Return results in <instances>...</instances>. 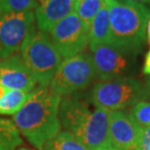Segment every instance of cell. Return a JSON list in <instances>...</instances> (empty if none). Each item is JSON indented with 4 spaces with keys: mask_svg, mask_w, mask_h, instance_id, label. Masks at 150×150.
Wrapping results in <instances>:
<instances>
[{
    "mask_svg": "<svg viewBox=\"0 0 150 150\" xmlns=\"http://www.w3.org/2000/svg\"><path fill=\"white\" fill-rule=\"evenodd\" d=\"M22 143L20 132L13 121L0 117V150H17Z\"/></svg>",
    "mask_w": 150,
    "mask_h": 150,
    "instance_id": "5bb4252c",
    "label": "cell"
},
{
    "mask_svg": "<svg viewBox=\"0 0 150 150\" xmlns=\"http://www.w3.org/2000/svg\"><path fill=\"white\" fill-rule=\"evenodd\" d=\"M137 150H150V127L142 129Z\"/></svg>",
    "mask_w": 150,
    "mask_h": 150,
    "instance_id": "ffe728a7",
    "label": "cell"
},
{
    "mask_svg": "<svg viewBox=\"0 0 150 150\" xmlns=\"http://www.w3.org/2000/svg\"><path fill=\"white\" fill-rule=\"evenodd\" d=\"M140 129L128 111L116 110L108 113L110 146L120 150H137Z\"/></svg>",
    "mask_w": 150,
    "mask_h": 150,
    "instance_id": "30bf717a",
    "label": "cell"
},
{
    "mask_svg": "<svg viewBox=\"0 0 150 150\" xmlns=\"http://www.w3.org/2000/svg\"><path fill=\"white\" fill-rule=\"evenodd\" d=\"M30 93L19 91V90H9L0 98V114L1 115H14L23 106Z\"/></svg>",
    "mask_w": 150,
    "mask_h": 150,
    "instance_id": "2e32d148",
    "label": "cell"
},
{
    "mask_svg": "<svg viewBox=\"0 0 150 150\" xmlns=\"http://www.w3.org/2000/svg\"><path fill=\"white\" fill-rule=\"evenodd\" d=\"M42 150H90L72 134L67 131H59L53 139L43 146Z\"/></svg>",
    "mask_w": 150,
    "mask_h": 150,
    "instance_id": "9a60e30c",
    "label": "cell"
},
{
    "mask_svg": "<svg viewBox=\"0 0 150 150\" xmlns=\"http://www.w3.org/2000/svg\"><path fill=\"white\" fill-rule=\"evenodd\" d=\"M38 83L22 57L15 54L0 61V86L8 90H19L30 93Z\"/></svg>",
    "mask_w": 150,
    "mask_h": 150,
    "instance_id": "8fae6325",
    "label": "cell"
},
{
    "mask_svg": "<svg viewBox=\"0 0 150 150\" xmlns=\"http://www.w3.org/2000/svg\"><path fill=\"white\" fill-rule=\"evenodd\" d=\"M142 72L144 75H150V50L146 53L144 62L142 67Z\"/></svg>",
    "mask_w": 150,
    "mask_h": 150,
    "instance_id": "7402d4cb",
    "label": "cell"
},
{
    "mask_svg": "<svg viewBox=\"0 0 150 150\" xmlns=\"http://www.w3.org/2000/svg\"><path fill=\"white\" fill-rule=\"evenodd\" d=\"M21 57L39 86L47 87L62 62V57L45 32L35 30L21 47Z\"/></svg>",
    "mask_w": 150,
    "mask_h": 150,
    "instance_id": "277c9868",
    "label": "cell"
},
{
    "mask_svg": "<svg viewBox=\"0 0 150 150\" xmlns=\"http://www.w3.org/2000/svg\"><path fill=\"white\" fill-rule=\"evenodd\" d=\"M100 44H110V23L105 0L89 28V47Z\"/></svg>",
    "mask_w": 150,
    "mask_h": 150,
    "instance_id": "4fadbf2b",
    "label": "cell"
},
{
    "mask_svg": "<svg viewBox=\"0 0 150 150\" xmlns=\"http://www.w3.org/2000/svg\"><path fill=\"white\" fill-rule=\"evenodd\" d=\"M38 6L37 0H0L2 13L32 11Z\"/></svg>",
    "mask_w": 150,
    "mask_h": 150,
    "instance_id": "d6986e66",
    "label": "cell"
},
{
    "mask_svg": "<svg viewBox=\"0 0 150 150\" xmlns=\"http://www.w3.org/2000/svg\"><path fill=\"white\" fill-rule=\"evenodd\" d=\"M142 93L143 100H150V76L145 80L144 84H142Z\"/></svg>",
    "mask_w": 150,
    "mask_h": 150,
    "instance_id": "44dd1931",
    "label": "cell"
},
{
    "mask_svg": "<svg viewBox=\"0 0 150 150\" xmlns=\"http://www.w3.org/2000/svg\"><path fill=\"white\" fill-rule=\"evenodd\" d=\"M108 113L96 105L90 98L87 100L74 94L62 98L59 107L61 126L90 150L110 147Z\"/></svg>",
    "mask_w": 150,
    "mask_h": 150,
    "instance_id": "6da1fadb",
    "label": "cell"
},
{
    "mask_svg": "<svg viewBox=\"0 0 150 150\" xmlns=\"http://www.w3.org/2000/svg\"><path fill=\"white\" fill-rule=\"evenodd\" d=\"M110 23V44L137 56L146 41L150 8L133 0H105Z\"/></svg>",
    "mask_w": 150,
    "mask_h": 150,
    "instance_id": "3957f363",
    "label": "cell"
},
{
    "mask_svg": "<svg viewBox=\"0 0 150 150\" xmlns=\"http://www.w3.org/2000/svg\"><path fill=\"white\" fill-rule=\"evenodd\" d=\"M62 97L49 86H39L31 92L30 97L16 114L13 123L35 148L43 146L61 131L59 107Z\"/></svg>",
    "mask_w": 150,
    "mask_h": 150,
    "instance_id": "7a4b0ae2",
    "label": "cell"
},
{
    "mask_svg": "<svg viewBox=\"0 0 150 150\" xmlns=\"http://www.w3.org/2000/svg\"><path fill=\"white\" fill-rule=\"evenodd\" d=\"M40 1H41V0H40Z\"/></svg>",
    "mask_w": 150,
    "mask_h": 150,
    "instance_id": "f1b7e54d",
    "label": "cell"
},
{
    "mask_svg": "<svg viewBox=\"0 0 150 150\" xmlns=\"http://www.w3.org/2000/svg\"><path fill=\"white\" fill-rule=\"evenodd\" d=\"M96 78L97 72L91 55L81 53L62 62L49 88L62 98L86 89Z\"/></svg>",
    "mask_w": 150,
    "mask_h": 150,
    "instance_id": "8992f818",
    "label": "cell"
},
{
    "mask_svg": "<svg viewBox=\"0 0 150 150\" xmlns=\"http://www.w3.org/2000/svg\"><path fill=\"white\" fill-rule=\"evenodd\" d=\"M77 0H41L35 9V21L39 30L45 33L75 10Z\"/></svg>",
    "mask_w": 150,
    "mask_h": 150,
    "instance_id": "7c38bea8",
    "label": "cell"
},
{
    "mask_svg": "<svg viewBox=\"0 0 150 150\" xmlns=\"http://www.w3.org/2000/svg\"><path fill=\"white\" fill-rule=\"evenodd\" d=\"M90 51L97 78L100 81L133 77L136 73L137 56L111 44L90 47Z\"/></svg>",
    "mask_w": 150,
    "mask_h": 150,
    "instance_id": "52a82bcc",
    "label": "cell"
},
{
    "mask_svg": "<svg viewBox=\"0 0 150 150\" xmlns=\"http://www.w3.org/2000/svg\"><path fill=\"white\" fill-rule=\"evenodd\" d=\"M104 0H77L74 12L87 28H90L95 16L103 7Z\"/></svg>",
    "mask_w": 150,
    "mask_h": 150,
    "instance_id": "e0dca14e",
    "label": "cell"
},
{
    "mask_svg": "<svg viewBox=\"0 0 150 150\" xmlns=\"http://www.w3.org/2000/svg\"><path fill=\"white\" fill-rule=\"evenodd\" d=\"M19 150H30V149H28V148H26V147H23V148H20Z\"/></svg>",
    "mask_w": 150,
    "mask_h": 150,
    "instance_id": "4316f807",
    "label": "cell"
},
{
    "mask_svg": "<svg viewBox=\"0 0 150 150\" xmlns=\"http://www.w3.org/2000/svg\"><path fill=\"white\" fill-rule=\"evenodd\" d=\"M103 150H120V149H117V148H114V147H107V148H105V149H103Z\"/></svg>",
    "mask_w": 150,
    "mask_h": 150,
    "instance_id": "484cf974",
    "label": "cell"
},
{
    "mask_svg": "<svg viewBox=\"0 0 150 150\" xmlns=\"http://www.w3.org/2000/svg\"><path fill=\"white\" fill-rule=\"evenodd\" d=\"M133 1L142 3V4H144V5H150V0H133Z\"/></svg>",
    "mask_w": 150,
    "mask_h": 150,
    "instance_id": "d4e9b609",
    "label": "cell"
},
{
    "mask_svg": "<svg viewBox=\"0 0 150 150\" xmlns=\"http://www.w3.org/2000/svg\"><path fill=\"white\" fill-rule=\"evenodd\" d=\"M8 91H9L8 89H6V88H4V87L0 86V98H1L3 97V96H4Z\"/></svg>",
    "mask_w": 150,
    "mask_h": 150,
    "instance_id": "cb8c5ba5",
    "label": "cell"
},
{
    "mask_svg": "<svg viewBox=\"0 0 150 150\" xmlns=\"http://www.w3.org/2000/svg\"><path fill=\"white\" fill-rule=\"evenodd\" d=\"M90 98L107 111L125 110L143 100L142 84L134 77L101 80L94 84Z\"/></svg>",
    "mask_w": 150,
    "mask_h": 150,
    "instance_id": "5b68a950",
    "label": "cell"
},
{
    "mask_svg": "<svg viewBox=\"0 0 150 150\" xmlns=\"http://www.w3.org/2000/svg\"><path fill=\"white\" fill-rule=\"evenodd\" d=\"M128 112L140 129L150 127V101L139 100Z\"/></svg>",
    "mask_w": 150,
    "mask_h": 150,
    "instance_id": "ac0fdd59",
    "label": "cell"
},
{
    "mask_svg": "<svg viewBox=\"0 0 150 150\" xmlns=\"http://www.w3.org/2000/svg\"><path fill=\"white\" fill-rule=\"evenodd\" d=\"M49 36L64 59L81 54L89 44V28L72 12L49 31Z\"/></svg>",
    "mask_w": 150,
    "mask_h": 150,
    "instance_id": "9c48e42d",
    "label": "cell"
},
{
    "mask_svg": "<svg viewBox=\"0 0 150 150\" xmlns=\"http://www.w3.org/2000/svg\"><path fill=\"white\" fill-rule=\"evenodd\" d=\"M1 14H2V11H1V7H0V16H1Z\"/></svg>",
    "mask_w": 150,
    "mask_h": 150,
    "instance_id": "83f0119b",
    "label": "cell"
},
{
    "mask_svg": "<svg viewBox=\"0 0 150 150\" xmlns=\"http://www.w3.org/2000/svg\"><path fill=\"white\" fill-rule=\"evenodd\" d=\"M34 30L33 11L2 13L0 16V59H7L17 54Z\"/></svg>",
    "mask_w": 150,
    "mask_h": 150,
    "instance_id": "ba28073f",
    "label": "cell"
},
{
    "mask_svg": "<svg viewBox=\"0 0 150 150\" xmlns=\"http://www.w3.org/2000/svg\"><path fill=\"white\" fill-rule=\"evenodd\" d=\"M146 37H147V41L150 44V17L147 22V25H146Z\"/></svg>",
    "mask_w": 150,
    "mask_h": 150,
    "instance_id": "603a6c76",
    "label": "cell"
}]
</instances>
